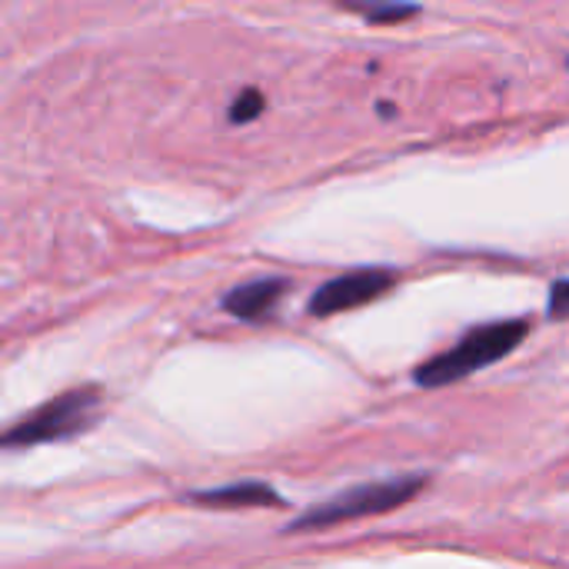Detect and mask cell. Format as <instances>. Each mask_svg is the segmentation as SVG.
Returning <instances> with one entry per match:
<instances>
[{"mask_svg": "<svg viewBox=\"0 0 569 569\" xmlns=\"http://www.w3.org/2000/svg\"><path fill=\"white\" fill-rule=\"evenodd\" d=\"M393 283H397V273L383 270V267H363V270L333 277L310 297V313L313 317H333L343 310H357L363 303L380 300Z\"/></svg>", "mask_w": 569, "mask_h": 569, "instance_id": "obj_4", "label": "cell"}, {"mask_svg": "<svg viewBox=\"0 0 569 569\" xmlns=\"http://www.w3.org/2000/svg\"><path fill=\"white\" fill-rule=\"evenodd\" d=\"M193 503L200 507H217V510H237V507H280V497L273 487L260 483V480H243V483H230L220 490H203V493H190Z\"/></svg>", "mask_w": 569, "mask_h": 569, "instance_id": "obj_6", "label": "cell"}, {"mask_svg": "<svg viewBox=\"0 0 569 569\" xmlns=\"http://www.w3.org/2000/svg\"><path fill=\"white\" fill-rule=\"evenodd\" d=\"M530 333V323L527 320H497V323H487V327H477L470 330L457 347H450L447 353L427 360L417 367L413 380L420 387H447V383H457L497 360H503L507 353H513Z\"/></svg>", "mask_w": 569, "mask_h": 569, "instance_id": "obj_1", "label": "cell"}, {"mask_svg": "<svg viewBox=\"0 0 569 569\" xmlns=\"http://www.w3.org/2000/svg\"><path fill=\"white\" fill-rule=\"evenodd\" d=\"M550 317L567 320L569 317V280H557L550 290Z\"/></svg>", "mask_w": 569, "mask_h": 569, "instance_id": "obj_9", "label": "cell"}, {"mask_svg": "<svg viewBox=\"0 0 569 569\" xmlns=\"http://www.w3.org/2000/svg\"><path fill=\"white\" fill-rule=\"evenodd\" d=\"M100 407V393L97 390H70L60 393L47 403H40L33 413H27L23 420H17L0 447L3 450H20V447H37V443H53V440H67L73 433H83Z\"/></svg>", "mask_w": 569, "mask_h": 569, "instance_id": "obj_3", "label": "cell"}, {"mask_svg": "<svg viewBox=\"0 0 569 569\" xmlns=\"http://www.w3.org/2000/svg\"><path fill=\"white\" fill-rule=\"evenodd\" d=\"M357 13H363L370 23H400L420 13V7H400V3H387V7H353Z\"/></svg>", "mask_w": 569, "mask_h": 569, "instance_id": "obj_8", "label": "cell"}, {"mask_svg": "<svg viewBox=\"0 0 569 569\" xmlns=\"http://www.w3.org/2000/svg\"><path fill=\"white\" fill-rule=\"evenodd\" d=\"M287 287H290V283L280 280V277H263V280L240 283V287H233V290L223 297V310H227L230 317H237V320L260 323V320H267V317L277 310V303L283 300Z\"/></svg>", "mask_w": 569, "mask_h": 569, "instance_id": "obj_5", "label": "cell"}, {"mask_svg": "<svg viewBox=\"0 0 569 569\" xmlns=\"http://www.w3.org/2000/svg\"><path fill=\"white\" fill-rule=\"evenodd\" d=\"M263 107H267L263 93H260L257 87H247V90H240V93L233 97V103H230V120H233V123H250V120H257V117L263 113Z\"/></svg>", "mask_w": 569, "mask_h": 569, "instance_id": "obj_7", "label": "cell"}, {"mask_svg": "<svg viewBox=\"0 0 569 569\" xmlns=\"http://www.w3.org/2000/svg\"><path fill=\"white\" fill-rule=\"evenodd\" d=\"M427 487V477H393V480H377V483H360L350 487L323 503H313L310 510H303L287 533H303V530H323V527H337L347 520H360V517H373V513H390L403 503H410L420 490Z\"/></svg>", "mask_w": 569, "mask_h": 569, "instance_id": "obj_2", "label": "cell"}]
</instances>
